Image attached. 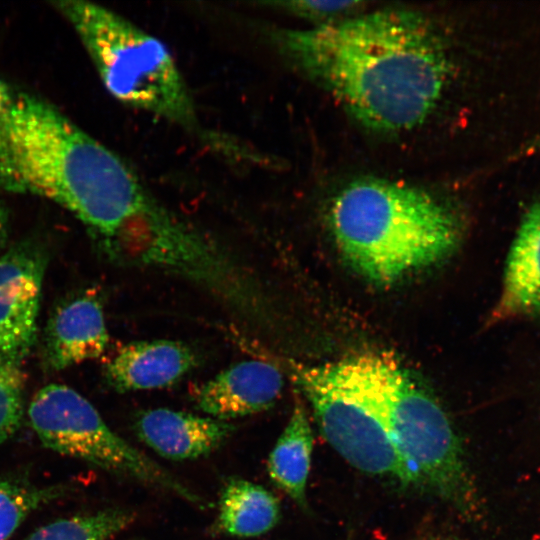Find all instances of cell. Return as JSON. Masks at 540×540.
Listing matches in <instances>:
<instances>
[{
  "instance_id": "14",
  "label": "cell",
  "mask_w": 540,
  "mask_h": 540,
  "mask_svg": "<svg viewBox=\"0 0 540 540\" xmlns=\"http://www.w3.org/2000/svg\"><path fill=\"white\" fill-rule=\"evenodd\" d=\"M100 302L88 294L68 299L52 314L45 338V361L61 370L99 357L108 344Z\"/></svg>"
},
{
  "instance_id": "18",
  "label": "cell",
  "mask_w": 540,
  "mask_h": 540,
  "mask_svg": "<svg viewBox=\"0 0 540 540\" xmlns=\"http://www.w3.org/2000/svg\"><path fill=\"white\" fill-rule=\"evenodd\" d=\"M55 496V488H36L12 480L0 481V540H7L32 511Z\"/></svg>"
},
{
  "instance_id": "2",
  "label": "cell",
  "mask_w": 540,
  "mask_h": 540,
  "mask_svg": "<svg viewBox=\"0 0 540 540\" xmlns=\"http://www.w3.org/2000/svg\"><path fill=\"white\" fill-rule=\"evenodd\" d=\"M0 190L54 201L103 245L151 201L117 154L48 102L1 80Z\"/></svg>"
},
{
  "instance_id": "13",
  "label": "cell",
  "mask_w": 540,
  "mask_h": 540,
  "mask_svg": "<svg viewBox=\"0 0 540 540\" xmlns=\"http://www.w3.org/2000/svg\"><path fill=\"white\" fill-rule=\"evenodd\" d=\"M540 317V199L523 214L505 261L492 320Z\"/></svg>"
},
{
  "instance_id": "22",
  "label": "cell",
  "mask_w": 540,
  "mask_h": 540,
  "mask_svg": "<svg viewBox=\"0 0 540 540\" xmlns=\"http://www.w3.org/2000/svg\"><path fill=\"white\" fill-rule=\"evenodd\" d=\"M535 153H540V135L536 136L521 150V154L525 155Z\"/></svg>"
},
{
  "instance_id": "20",
  "label": "cell",
  "mask_w": 540,
  "mask_h": 540,
  "mask_svg": "<svg viewBox=\"0 0 540 540\" xmlns=\"http://www.w3.org/2000/svg\"><path fill=\"white\" fill-rule=\"evenodd\" d=\"M273 8L314 22V26L336 22L356 15L361 1H277L265 3Z\"/></svg>"
},
{
  "instance_id": "15",
  "label": "cell",
  "mask_w": 540,
  "mask_h": 540,
  "mask_svg": "<svg viewBox=\"0 0 540 540\" xmlns=\"http://www.w3.org/2000/svg\"><path fill=\"white\" fill-rule=\"evenodd\" d=\"M280 516L279 500L269 490L231 477L222 488L214 528L234 537H256L273 529Z\"/></svg>"
},
{
  "instance_id": "11",
  "label": "cell",
  "mask_w": 540,
  "mask_h": 540,
  "mask_svg": "<svg viewBox=\"0 0 540 540\" xmlns=\"http://www.w3.org/2000/svg\"><path fill=\"white\" fill-rule=\"evenodd\" d=\"M137 436L158 455L174 461L207 456L230 437L228 422L168 408L142 411L136 419Z\"/></svg>"
},
{
  "instance_id": "12",
  "label": "cell",
  "mask_w": 540,
  "mask_h": 540,
  "mask_svg": "<svg viewBox=\"0 0 540 540\" xmlns=\"http://www.w3.org/2000/svg\"><path fill=\"white\" fill-rule=\"evenodd\" d=\"M193 350L171 340L134 341L120 347L104 367L108 384L118 392L170 386L197 366Z\"/></svg>"
},
{
  "instance_id": "9",
  "label": "cell",
  "mask_w": 540,
  "mask_h": 540,
  "mask_svg": "<svg viewBox=\"0 0 540 540\" xmlns=\"http://www.w3.org/2000/svg\"><path fill=\"white\" fill-rule=\"evenodd\" d=\"M46 254L21 243L0 256V355L20 362L37 331Z\"/></svg>"
},
{
  "instance_id": "21",
  "label": "cell",
  "mask_w": 540,
  "mask_h": 540,
  "mask_svg": "<svg viewBox=\"0 0 540 540\" xmlns=\"http://www.w3.org/2000/svg\"><path fill=\"white\" fill-rule=\"evenodd\" d=\"M9 216L5 205L0 200V251L5 246L8 237Z\"/></svg>"
},
{
  "instance_id": "16",
  "label": "cell",
  "mask_w": 540,
  "mask_h": 540,
  "mask_svg": "<svg viewBox=\"0 0 540 540\" xmlns=\"http://www.w3.org/2000/svg\"><path fill=\"white\" fill-rule=\"evenodd\" d=\"M313 433L303 408L297 401L267 461L271 481L299 507H307L306 487L311 467Z\"/></svg>"
},
{
  "instance_id": "3",
  "label": "cell",
  "mask_w": 540,
  "mask_h": 540,
  "mask_svg": "<svg viewBox=\"0 0 540 540\" xmlns=\"http://www.w3.org/2000/svg\"><path fill=\"white\" fill-rule=\"evenodd\" d=\"M329 224L344 259L365 279L392 284L449 256L462 236L456 212L423 189L364 178L332 201Z\"/></svg>"
},
{
  "instance_id": "6",
  "label": "cell",
  "mask_w": 540,
  "mask_h": 540,
  "mask_svg": "<svg viewBox=\"0 0 540 540\" xmlns=\"http://www.w3.org/2000/svg\"><path fill=\"white\" fill-rule=\"evenodd\" d=\"M104 250L119 263L189 280L255 321L262 312L256 280L224 248L152 199Z\"/></svg>"
},
{
  "instance_id": "8",
  "label": "cell",
  "mask_w": 540,
  "mask_h": 540,
  "mask_svg": "<svg viewBox=\"0 0 540 540\" xmlns=\"http://www.w3.org/2000/svg\"><path fill=\"white\" fill-rule=\"evenodd\" d=\"M30 424L48 448L106 471L169 491L200 508L210 504L165 468L115 433L74 389L41 388L28 407Z\"/></svg>"
},
{
  "instance_id": "17",
  "label": "cell",
  "mask_w": 540,
  "mask_h": 540,
  "mask_svg": "<svg viewBox=\"0 0 540 540\" xmlns=\"http://www.w3.org/2000/svg\"><path fill=\"white\" fill-rule=\"evenodd\" d=\"M134 519L135 514L127 509L109 508L56 520L38 528L25 540H109Z\"/></svg>"
},
{
  "instance_id": "7",
  "label": "cell",
  "mask_w": 540,
  "mask_h": 540,
  "mask_svg": "<svg viewBox=\"0 0 540 540\" xmlns=\"http://www.w3.org/2000/svg\"><path fill=\"white\" fill-rule=\"evenodd\" d=\"M382 394L388 431L424 489L462 511H471L474 488L462 445L436 399L406 370L383 356Z\"/></svg>"
},
{
  "instance_id": "4",
  "label": "cell",
  "mask_w": 540,
  "mask_h": 540,
  "mask_svg": "<svg viewBox=\"0 0 540 540\" xmlns=\"http://www.w3.org/2000/svg\"><path fill=\"white\" fill-rule=\"evenodd\" d=\"M53 5L74 28L110 95L192 133L203 132L184 77L161 40L93 2Z\"/></svg>"
},
{
  "instance_id": "5",
  "label": "cell",
  "mask_w": 540,
  "mask_h": 540,
  "mask_svg": "<svg viewBox=\"0 0 540 540\" xmlns=\"http://www.w3.org/2000/svg\"><path fill=\"white\" fill-rule=\"evenodd\" d=\"M382 356L362 354L320 365L291 364V374L331 447L357 470L424 488L388 431Z\"/></svg>"
},
{
  "instance_id": "19",
  "label": "cell",
  "mask_w": 540,
  "mask_h": 540,
  "mask_svg": "<svg viewBox=\"0 0 540 540\" xmlns=\"http://www.w3.org/2000/svg\"><path fill=\"white\" fill-rule=\"evenodd\" d=\"M25 376L20 362L0 355V444L18 428L23 414Z\"/></svg>"
},
{
  "instance_id": "10",
  "label": "cell",
  "mask_w": 540,
  "mask_h": 540,
  "mask_svg": "<svg viewBox=\"0 0 540 540\" xmlns=\"http://www.w3.org/2000/svg\"><path fill=\"white\" fill-rule=\"evenodd\" d=\"M283 388L279 369L266 361L238 362L200 385L194 402L208 416L228 421L265 411Z\"/></svg>"
},
{
  "instance_id": "1",
  "label": "cell",
  "mask_w": 540,
  "mask_h": 540,
  "mask_svg": "<svg viewBox=\"0 0 540 540\" xmlns=\"http://www.w3.org/2000/svg\"><path fill=\"white\" fill-rule=\"evenodd\" d=\"M271 39L298 72L330 93L364 127L401 133L426 120L448 87L447 45L422 14L382 9Z\"/></svg>"
}]
</instances>
